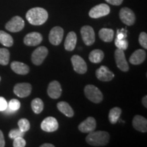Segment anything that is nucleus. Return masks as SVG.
<instances>
[{
	"label": "nucleus",
	"instance_id": "nucleus-14",
	"mask_svg": "<svg viewBox=\"0 0 147 147\" xmlns=\"http://www.w3.org/2000/svg\"><path fill=\"white\" fill-rule=\"evenodd\" d=\"M40 127L46 132H54L58 129L59 124L56 119L53 117H49L44 119Z\"/></svg>",
	"mask_w": 147,
	"mask_h": 147
},
{
	"label": "nucleus",
	"instance_id": "nucleus-7",
	"mask_svg": "<svg viewBox=\"0 0 147 147\" xmlns=\"http://www.w3.org/2000/svg\"><path fill=\"white\" fill-rule=\"evenodd\" d=\"M80 34L82 39L86 45L91 46L93 45L95 41V35L93 27L89 25L83 26L80 29Z\"/></svg>",
	"mask_w": 147,
	"mask_h": 147
},
{
	"label": "nucleus",
	"instance_id": "nucleus-17",
	"mask_svg": "<svg viewBox=\"0 0 147 147\" xmlns=\"http://www.w3.org/2000/svg\"><path fill=\"white\" fill-rule=\"evenodd\" d=\"M96 128V121L92 117H89L78 125V129L82 133H90Z\"/></svg>",
	"mask_w": 147,
	"mask_h": 147
},
{
	"label": "nucleus",
	"instance_id": "nucleus-19",
	"mask_svg": "<svg viewBox=\"0 0 147 147\" xmlns=\"http://www.w3.org/2000/svg\"><path fill=\"white\" fill-rule=\"evenodd\" d=\"M146 53L144 50L138 49L132 53L129 57V63L133 65H140L144 61V60L146 59Z\"/></svg>",
	"mask_w": 147,
	"mask_h": 147
},
{
	"label": "nucleus",
	"instance_id": "nucleus-3",
	"mask_svg": "<svg viewBox=\"0 0 147 147\" xmlns=\"http://www.w3.org/2000/svg\"><path fill=\"white\" fill-rule=\"evenodd\" d=\"M84 95L91 102L98 104L103 100V94L100 89L93 84H88L84 87Z\"/></svg>",
	"mask_w": 147,
	"mask_h": 147
},
{
	"label": "nucleus",
	"instance_id": "nucleus-37",
	"mask_svg": "<svg viewBox=\"0 0 147 147\" xmlns=\"http://www.w3.org/2000/svg\"><path fill=\"white\" fill-rule=\"evenodd\" d=\"M5 146V139L3 132L0 130V147Z\"/></svg>",
	"mask_w": 147,
	"mask_h": 147
},
{
	"label": "nucleus",
	"instance_id": "nucleus-4",
	"mask_svg": "<svg viewBox=\"0 0 147 147\" xmlns=\"http://www.w3.org/2000/svg\"><path fill=\"white\" fill-rule=\"evenodd\" d=\"M110 12V8L106 3H101L97 5L91 9L89 15L92 18H99L107 16Z\"/></svg>",
	"mask_w": 147,
	"mask_h": 147
},
{
	"label": "nucleus",
	"instance_id": "nucleus-12",
	"mask_svg": "<svg viewBox=\"0 0 147 147\" xmlns=\"http://www.w3.org/2000/svg\"><path fill=\"white\" fill-rule=\"evenodd\" d=\"M32 87L29 83L24 82V83L16 84L14 87V93L18 97L24 98L28 97L32 93Z\"/></svg>",
	"mask_w": 147,
	"mask_h": 147
},
{
	"label": "nucleus",
	"instance_id": "nucleus-25",
	"mask_svg": "<svg viewBox=\"0 0 147 147\" xmlns=\"http://www.w3.org/2000/svg\"><path fill=\"white\" fill-rule=\"evenodd\" d=\"M0 43L4 47H10L14 44L13 38L8 33L0 31Z\"/></svg>",
	"mask_w": 147,
	"mask_h": 147
},
{
	"label": "nucleus",
	"instance_id": "nucleus-29",
	"mask_svg": "<svg viewBox=\"0 0 147 147\" xmlns=\"http://www.w3.org/2000/svg\"><path fill=\"white\" fill-rule=\"evenodd\" d=\"M18 129L23 132H27L30 129V123L27 119H21L18 122Z\"/></svg>",
	"mask_w": 147,
	"mask_h": 147
},
{
	"label": "nucleus",
	"instance_id": "nucleus-38",
	"mask_svg": "<svg viewBox=\"0 0 147 147\" xmlns=\"http://www.w3.org/2000/svg\"><path fill=\"white\" fill-rule=\"evenodd\" d=\"M126 38V34H124L123 32H121L120 31H118L117 32V38L118 39H124V38Z\"/></svg>",
	"mask_w": 147,
	"mask_h": 147
},
{
	"label": "nucleus",
	"instance_id": "nucleus-24",
	"mask_svg": "<svg viewBox=\"0 0 147 147\" xmlns=\"http://www.w3.org/2000/svg\"><path fill=\"white\" fill-rule=\"evenodd\" d=\"M104 57V53L100 49H95L90 53L89 59V61L93 63H99Z\"/></svg>",
	"mask_w": 147,
	"mask_h": 147
},
{
	"label": "nucleus",
	"instance_id": "nucleus-11",
	"mask_svg": "<svg viewBox=\"0 0 147 147\" xmlns=\"http://www.w3.org/2000/svg\"><path fill=\"white\" fill-rule=\"evenodd\" d=\"M71 61L72 63L74 71L80 74H85L87 71V65L86 62L79 55H74L71 58Z\"/></svg>",
	"mask_w": 147,
	"mask_h": 147
},
{
	"label": "nucleus",
	"instance_id": "nucleus-6",
	"mask_svg": "<svg viewBox=\"0 0 147 147\" xmlns=\"http://www.w3.org/2000/svg\"><path fill=\"white\" fill-rule=\"evenodd\" d=\"M25 27V21L18 16H14L10 21L5 24V29L10 32H21Z\"/></svg>",
	"mask_w": 147,
	"mask_h": 147
},
{
	"label": "nucleus",
	"instance_id": "nucleus-33",
	"mask_svg": "<svg viewBox=\"0 0 147 147\" xmlns=\"http://www.w3.org/2000/svg\"><path fill=\"white\" fill-rule=\"evenodd\" d=\"M25 146H26V141L25 140L23 137H18L14 139V147H24Z\"/></svg>",
	"mask_w": 147,
	"mask_h": 147
},
{
	"label": "nucleus",
	"instance_id": "nucleus-36",
	"mask_svg": "<svg viewBox=\"0 0 147 147\" xmlns=\"http://www.w3.org/2000/svg\"><path fill=\"white\" fill-rule=\"evenodd\" d=\"M106 2L113 5H120L123 0H105Z\"/></svg>",
	"mask_w": 147,
	"mask_h": 147
},
{
	"label": "nucleus",
	"instance_id": "nucleus-23",
	"mask_svg": "<svg viewBox=\"0 0 147 147\" xmlns=\"http://www.w3.org/2000/svg\"><path fill=\"white\" fill-rule=\"evenodd\" d=\"M99 37L102 41L105 42H112L114 38V31L112 29H101L99 32Z\"/></svg>",
	"mask_w": 147,
	"mask_h": 147
},
{
	"label": "nucleus",
	"instance_id": "nucleus-2",
	"mask_svg": "<svg viewBox=\"0 0 147 147\" xmlns=\"http://www.w3.org/2000/svg\"><path fill=\"white\" fill-rule=\"evenodd\" d=\"M110 140V135L108 132L104 131H91L86 137L88 144L93 146H104L108 144Z\"/></svg>",
	"mask_w": 147,
	"mask_h": 147
},
{
	"label": "nucleus",
	"instance_id": "nucleus-26",
	"mask_svg": "<svg viewBox=\"0 0 147 147\" xmlns=\"http://www.w3.org/2000/svg\"><path fill=\"white\" fill-rule=\"evenodd\" d=\"M122 113V110L119 107H115L110 110L108 119L112 124L117 123Z\"/></svg>",
	"mask_w": 147,
	"mask_h": 147
},
{
	"label": "nucleus",
	"instance_id": "nucleus-35",
	"mask_svg": "<svg viewBox=\"0 0 147 147\" xmlns=\"http://www.w3.org/2000/svg\"><path fill=\"white\" fill-rule=\"evenodd\" d=\"M8 108V103L5 98L0 97V112L5 111Z\"/></svg>",
	"mask_w": 147,
	"mask_h": 147
},
{
	"label": "nucleus",
	"instance_id": "nucleus-18",
	"mask_svg": "<svg viewBox=\"0 0 147 147\" xmlns=\"http://www.w3.org/2000/svg\"><path fill=\"white\" fill-rule=\"evenodd\" d=\"M132 125L137 131L143 133L147 131V120L142 116L136 115L132 121Z\"/></svg>",
	"mask_w": 147,
	"mask_h": 147
},
{
	"label": "nucleus",
	"instance_id": "nucleus-8",
	"mask_svg": "<svg viewBox=\"0 0 147 147\" xmlns=\"http://www.w3.org/2000/svg\"><path fill=\"white\" fill-rule=\"evenodd\" d=\"M119 17L121 21L128 26L133 25L136 21V16L134 12L131 9L126 7L121 9L119 12Z\"/></svg>",
	"mask_w": 147,
	"mask_h": 147
},
{
	"label": "nucleus",
	"instance_id": "nucleus-13",
	"mask_svg": "<svg viewBox=\"0 0 147 147\" xmlns=\"http://www.w3.org/2000/svg\"><path fill=\"white\" fill-rule=\"evenodd\" d=\"M95 76L97 79L104 82H108L112 80L115 77L113 71H111L105 65H102L100 68H98L95 71Z\"/></svg>",
	"mask_w": 147,
	"mask_h": 147
},
{
	"label": "nucleus",
	"instance_id": "nucleus-30",
	"mask_svg": "<svg viewBox=\"0 0 147 147\" xmlns=\"http://www.w3.org/2000/svg\"><path fill=\"white\" fill-rule=\"evenodd\" d=\"M115 44L117 47V49H121V50L125 51L128 47V42L125 38L124 39H118V38H116Z\"/></svg>",
	"mask_w": 147,
	"mask_h": 147
},
{
	"label": "nucleus",
	"instance_id": "nucleus-32",
	"mask_svg": "<svg viewBox=\"0 0 147 147\" xmlns=\"http://www.w3.org/2000/svg\"><path fill=\"white\" fill-rule=\"evenodd\" d=\"M24 136H25V132L21 131L19 129H14L9 132V137L11 139H14L18 137H24Z\"/></svg>",
	"mask_w": 147,
	"mask_h": 147
},
{
	"label": "nucleus",
	"instance_id": "nucleus-34",
	"mask_svg": "<svg viewBox=\"0 0 147 147\" xmlns=\"http://www.w3.org/2000/svg\"><path fill=\"white\" fill-rule=\"evenodd\" d=\"M139 43L144 48V49H147V34L145 32L140 33L139 36Z\"/></svg>",
	"mask_w": 147,
	"mask_h": 147
},
{
	"label": "nucleus",
	"instance_id": "nucleus-27",
	"mask_svg": "<svg viewBox=\"0 0 147 147\" xmlns=\"http://www.w3.org/2000/svg\"><path fill=\"white\" fill-rule=\"evenodd\" d=\"M32 108L34 113L40 114L44 109V103L40 98H36L32 102Z\"/></svg>",
	"mask_w": 147,
	"mask_h": 147
},
{
	"label": "nucleus",
	"instance_id": "nucleus-31",
	"mask_svg": "<svg viewBox=\"0 0 147 147\" xmlns=\"http://www.w3.org/2000/svg\"><path fill=\"white\" fill-rule=\"evenodd\" d=\"M20 107H21V102L16 99H12L8 104V108L13 112L17 111L18 110H19Z\"/></svg>",
	"mask_w": 147,
	"mask_h": 147
},
{
	"label": "nucleus",
	"instance_id": "nucleus-9",
	"mask_svg": "<svg viewBox=\"0 0 147 147\" xmlns=\"http://www.w3.org/2000/svg\"><path fill=\"white\" fill-rule=\"evenodd\" d=\"M115 58L117 66L120 70L123 71H127L129 70V67L126 60L124 51L117 49L115 53Z\"/></svg>",
	"mask_w": 147,
	"mask_h": 147
},
{
	"label": "nucleus",
	"instance_id": "nucleus-1",
	"mask_svg": "<svg viewBox=\"0 0 147 147\" xmlns=\"http://www.w3.org/2000/svg\"><path fill=\"white\" fill-rule=\"evenodd\" d=\"M49 14L45 8L36 7L28 10L26 14L27 21L31 25H41L47 21Z\"/></svg>",
	"mask_w": 147,
	"mask_h": 147
},
{
	"label": "nucleus",
	"instance_id": "nucleus-21",
	"mask_svg": "<svg viewBox=\"0 0 147 147\" xmlns=\"http://www.w3.org/2000/svg\"><path fill=\"white\" fill-rule=\"evenodd\" d=\"M10 67L14 72L20 75H26L29 71V66L22 62L13 61L11 63Z\"/></svg>",
	"mask_w": 147,
	"mask_h": 147
},
{
	"label": "nucleus",
	"instance_id": "nucleus-10",
	"mask_svg": "<svg viewBox=\"0 0 147 147\" xmlns=\"http://www.w3.org/2000/svg\"><path fill=\"white\" fill-rule=\"evenodd\" d=\"M64 31L61 27H55L49 33V39L53 45L58 46L61 42L63 38Z\"/></svg>",
	"mask_w": 147,
	"mask_h": 147
},
{
	"label": "nucleus",
	"instance_id": "nucleus-20",
	"mask_svg": "<svg viewBox=\"0 0 147 147\" xmlns=\"http://www.w3.org/2000/svg\"><path fill=\"white\" fill-rule=\"evenodd\" d=\"M77 42V36L76 33L74 32H70L68 33L67 37H66L65 43H64V47L65 49L67 51H72L75 49Z\"/></svg>",
	"mask_w": 147,
	"mask_h": 147
},
{
	"label": "nucleus",
	"instance_id": "nucleus-40",
	"mask_svg": "<svg viewBox=\"0 0 147 147\" xmlns=\"http://www.w3.org/2000/svg\"><path fill=\"white\" fill-rule=\"evenodd\" d=\"M40 147H55V145L52 144H49V143H45V144H42Z\"/></svg>",
	"mask_w": 147,
	"mask_h": 147
},
{
	"label": "nucleus",
	"instance_id": "nucleus-28",
	"mask_svg": "<svg viewBox=\"0 0 147 147\" xmlns=\"http://www.w3.org/2000/svg\"><path fill=\"white\" fill-rule=\"evenodd\" d=\"M10 61V51L6 49H0V64L8 65Z\"/></svg>",
	"mask_w": 147,
	"mask_h": 147
},
{
	"label": "nucleus",
	"instance_id": "nucleus-5",
	"mask_svg": "<svg viewBox=\"0 0 147 147\" xmlns=\"http://www.w3.org/2000/svg\"><path fill=\"white\" fill-rule=\"evenodd\" d=\"M49 50L47 47L42 46L35 50L32 55V63L36 65H40L43 63L47 57Z\"/></svg>",
	"mask_w": 147,
	"mask_h": 147
},
{
	"label": "nucleus",
	"instance_id": "nucleus-39",
	"mask_svg": "<svg viewBox=\"0 0 147 147\" xmlns=\"http://www.w3.org/2000/svg\"><path fill=\"white\" fill-rule=\"evenodd\" d=\"M142 102L143 106H144V107L146 108H147V96L146 95H145L144 97H143Z\"/></svg>",
	"mask_w": 147,
	"mask_h": 147
},
{
	"label": "nucleus",
	"instance_id": "nucleus-22",
	"mask_svg": "<svg viewBox=\"0 0 147 147\" xmlns=\"http://www.w3.org/2000/svg\"><path fill=\"white\" fill-rule=\"evenodd\" d=\"M57 108L61 113L65 115L67 117H72L74 113V110L68 103L65 102H60L57 104Z\"/></svg>",
	"mask_w": 147,
	"mask_h": 147
},
{
	"label": "nucleus",
	"instance_id": "nucleus-41",
	"mask_svg": "<svg viewBox=\"0 0 147 147\" xmlns=\"http://www.w3.org/2000/svg\"><path fill=\"white\" fill-rule=\"evenodd\" d=\"M0 81H1V76H0Z\"/></svg>",
	"mask_w": 147,
	"mask_h": 147
},
{
	"label": "nucleus",
	"instance_id": "nucleus-16",
	"mask_svg": "<svg viewBox=\"0 0 147 147\" xmlns=\"http://www.w3.org/2000/svg\"><path fill=\"white\" fill-rule=\"evenodd\" d=\"M49 96L52 99H58L61 95L62 89L59 82L57 80L51 82L47 89Z\"/></svg>",
	"mask_w": 147,
	"mask_h": 147
},
{
	"label": "nucleus",
	"instance_id": "nucleus-15",
	"mask_svg": "<svg viewBox=\"0 0 147 147\" xmlns=\"http://www.w3.org/2000/svg\"><path fill=\"white\" fill-rule=\"evenodd\" d=\"M42 36L38 32H32L27 34L24 38V44L29 47L39 45L42 42Z\"/></svg>",
	"mask_w": 147,
	"mask_h": 147
}]
</instances>
